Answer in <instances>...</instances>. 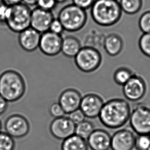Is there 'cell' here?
Instances as JSON below:
<instances>
[{
    "label": "cell",
    "instance_id": "obj_3",
    "mask_svg": "<svg viewBox=\"0 0 150 150\" xmlns=\"http://www.w3.org/2000/svg\"><path fill=\"white\" fill-rule=\"evenodd\" d=\"M25 92V80L17 71L9 69L0 75V95L7 102H15L20 100Z\"/></svg>",
    "mask_w": 150,
    "mask_h": 150
},
{
    "label": "cell",
    "instance_id": "obj_1",
    "mask_svg": "<svg viewBox=\"0 0 150 150\" xmlns=\"http://www.w3.org/2000/svg\"><path fill=\"white\" fill-rule=\"evenodd\" d=\"M131 112V106L127 101L114 98L104 103L98 117L105 127L110 129H117L129 120Z\"/></svg>",
    "mask_w": 150,
    "mask_h": 150
},
{
    "label": "cell",
    "instance_id": "obj_9",
    "mask_svg": "<svg viewBox=\"0 0 150 150\" xmlns=\"http://www.w3.org/2000/svg\"><path fill=\"white\" fill-rule=\"evenodd\" d=\"M146 84L143 78L134 74L122 86L123 95L128 101L137 102L144 98L146 93Z\"/></svg>",
    "mask_w": 150,
    "mask_h": 150
},
{
    "label": "cell",
    "instance_id": "obj_37",
    "mask_svg": "<svg viewBox=\"0 0 150 150\" xmlns=\"http://www.w3.org/2000/svg\"><path fill=\"white\" fill-rule=\"evenodd\" d=\"M67 0H56L57 3H63L67 2Z\"/></svg>",
    "mask_w": 150,
    "mask_h": 150
},
{
    "label": "cell",
    "instance_id": "obj_2",
    "mask_svg": "<svg viewBox=\"0 0 150 150\" xmlns=\"http://www.w3.org/2000/svg\"><path fill=\"white\" fill-rule=\"evenodd\" d=\"M90 9L93 20L102 27L115 25L122 14L118 1L115 0H95Z\"/></svg>",
    "mask_w": 150,
    "mask_h": 150
},
{
    "label": "cell",
    "instance_id": "obj_12",
    "mask_svg": "<svg viewBox=\"0 0 150 150\" xmlns=\"http://www.w3.org/2000/svg\"><path fill=\"white\" fill-rule=\"evenodd\" d=\"M54 18L52 11L37 7L31 10L30 27L42 34L50 30V24Z\"/></svg>",
    "mask_w": 150,
    "mask_h": 150
},
{
    "label": "cell",
    "instance_id": "obj_4",
    "mask_svg": "<svg viewBox=\"0 0 150 150\" xmlns=\"http://www.w3.org/2000/svg\"><path fill=\"white\" fill-rule=\"evenodd\" d=\"M31 10L23 3L7 7L4 23L15 33H19L30 27Z\"/></svg>",
    "mask_w": 150,
    "mask_h": 150
},
{
    "label": "cell",
    "instance_id": "obj_31",
    "mask_svg": "<svg viewBox=\"0 0 150 150\" xmlns=\"http://www.w3.org/2000/svg\"><path fill=\"white\" fill-rule=\"evenodd\" d=\"M49 30L52 31V33L60 35L63 33V31H65L62 23H61L60 21L58 18H54L52 20Z\"/></svg>",
    "mask_w": 150,
    "mask_h": 150
},
{
    "label": "cell",
    "instance_id": "obj_21",
    "mask_svg": "<svg viewBox=\"0 0 150 150\" xmlns=\"http://www.w3.org/2000/svg\"><path fill=\"white\" fill-rule=\"evenodd\" d=\"M122 12L129 15L137 13L143 6V0H119Z\"/></svg>",
    "mask_w": 150,
    "mask_h": 150
},
{
    "label": "cell",
    "instance_id": "obj_18",
    "mask_svg": "<svg viewBox=\"0 0 150 150\" xmlns=\"http://www.w3.org/2000/svg\"><path fill=\"white\" fill-rule=\"evenodd\" d=\"M124 42L120 35L112 33L106 35L103 41V47L105 52L111 57L117 56L123 50Z\"/></svg>",
    "mask_w": 150,
    "mask_h": 150
},
{
    "label": "cell",
    "instance_id": "obj_35",
    "mask_svg": "<svg viewBox=\"0 0 150 150\" xmlns=\"http://www.w3.org/2000/svg\"><path fill=\"white\" fill-rule=\"evenodd\" d=\"M3 1H4L5 4L7 6H13V5L22 3L23 0H3Z\"/></svg>",
    "mask_w": 150,
    "mask_h": 150
},
{
    "label": "cell",
    "instance_id": "obj_6",
    "mask_svg": "<svg viewBox=\"0 0 150 150\" xmlns=\"http://www.w3.org/2000/svg\"><path fill=\"white\" fill-rule=\"evenodd\" d=\"M74 60L80 71L83 73H91L99 68L102 63V55L94 47L84 46L75 57Z\"/></svg>",
    "mask_w": 150,
    "mask_h": 150
},
{
    "label": "cell",
    "instance_id": "obj_29",
    "mask_svg": "<svg viewBox=\"0 0 150 150\" xmlns=\"http://www.w3.org/2000/svg\"><path fill=\"white\" fill-rule=\"evenodd\" d=\"M69 118L76 125L85 120L86 116L80 109L73 111L69 114Z\"/></svg>",
    "mask_w": 150,
    "mask_h": 150
},
{
    "label": "cell",
    "instance_id": "obj_32",
    "mask_svg": "<svg viewBox=\"0 0 150 150\" xmlns=\"http://www.w3.org/2000/svg\"><path fill=\"white\" fill-rule=\"evenodd\" d=\"M94 1L95 0H72V4L86 11L91 8Z\"/></svg>",
    "mask_w": 150,
    "mask_h": 150
},
{
    "label": "cell",
    "instance_id": "obj_17",
    "mask_svg": "<svg viewBox=\"0 0 150 150\" xmlns=\"http://www.w3.org/2000/svg\"><path fill=\"white\" fill-rule=\"evenodd\" d=\"M86 142L91 150H109L110 149L111 136L104 129H95Z\"/></svg>",
    "mask_w": 150,
    "mask_h": 150
},
{
    "label": "cell",
    "instance_id": "obj_28",
    "mask_svg": "<svg viewBox=\"0 0 150 150\" xmlns=\"http://www.w3.org/2000/svg\"><path fill=\"white\" fill-rule=\"evenodd\" d=\"M50 115L54 118L59 117H63L64 116L65 113L63 110L59 102H54L50 105Z\"/></svg>",
    "mask_w": 150,
    "mask_h": 150
},
{
    "label": "cell",
    "instance_id": "obj_8",
    "mask_svg": "<svg viewBox=\"0 0 150 150\" xmlns=\"http://www.w3.org/2000/svg\"><path fill=\"white\" fill-rule=\"evenodd\" d=\"M5 132L13 139L24 137L30 131V124L26 118L20 114H13L4 123Z\"/></svg>",
    "mask_w": 150,
    "mask_h": 150
},
{
    "label": "cell",
    "instance_id": "obj_7",
    "mask_svg": "<svg viewBox=\"0 0 150 150\" xmlns=\"http://www.w3.org/2000/svg\"><path fill=\"white\" fill-rule=\"evenodd\" d=\"M132 129L137 135L150 134V108L144 104H138L131 110L129 118Z\"/></svg>",
    "mask_w": 150,
    "mask_h": 150
},
{
    "label": "cell",
    "instance_id": "obj_39",
    "mask_svg": "<svg viewBox=\"0 0 150 150\" xmlns=\"http://www.w3.org/2000/svg\"><path fill=\"white\" fill-rule=\"evenodd\" d=\"M148 150H150V148H149V149H148Z\"/></svg>",
    "mask_w": 150,
    "mask_h": 150
},
{
    "label": "cell",
    "instance_id": "obj_20",
    "mask_svg": "<svg viewBox=\"0 0 150 150\" xmlns=\"http://www.w3.org/2000/svg\"><path fill=\"white\" fill-rule=\"evenodd\" d=\"M61 150H88L86 140L74 134L63 140L61 147Z\"/></svg>",
    "mask_w": 150,
    "mask_h": 150
},
{
    "label": "cell",
    "instance_id": "obj_36",
    "mask_svg": "<svg viewBox=\"0 0 150 150\" xmlns=\"http://www.w3.org/2000/svg\"><path fill=\"white\" fill-rule=\"evenodd\" d=\"M37 0H23L22 3L27 5L28 6L37 5Z\"/></svg>",
    "mask_w": 150,
    "mask_h": 150
},
{
    "label": "cell",
    "instance_id": "obj_26",
    "mask_svg": "<svg viewBox=\"0 0 150 150\" xmlns=\"http://www.w3.org/2000/svg\"><path fill=\"white\" fill-rule=\"evenodd\" d=\"M138 26L142 33H150V10L142 13L138 20Z\"/></svg>",
    "mask_w": 150,
    "mask_h": 150
},
{
    "label": "cell",
    "instance_id": "obj_11",
    "mask_svg": "<svg viewBox=\"0 0 150 150\" xmlns=\"http://www.w3.org/2000/svg\"><path fill=\"white\" fill-rule=\"evenodd\" d=\"M76 125L69 117L54 118L50 126L51 134L57 139L64 140L75 134Z\"/></svg>",
    "mask_w": 150,
    "mask_h": 150
},
{
    "label": "cell",
    "instance_id": "obj_24",
    "mask_svg": "<svg viewBox=\"0 0 150 150\" xmlns=\"http://www.w3.org/2000/svg\"><path fill=\"white\" fill-rule=\"evenodd\" d=\"M15 140L5 132H0V150H15Z\"/></svg>",
    "mask_w": 150,
    "mask_h": 150
},
{
    "label": "cell",
    "instance_id": "obj_40",
    "mask_svg": "<svg viewBox=\"0 0 150 150\" xmlns=\"http://www.w3.org/2000/svg\"><path fill=\"white\" fill-rule=\"evenodd\" d=\"M115 1H118V0H115Z\"/></svg>",
    "mask_w": 150,
    "mask_h": 150
},
{
    "label": "cell",
    "instance_id": "obj_41",
    "mask_svg": "<svg viewBox=\"0 0 150 150\" xmlns=\"http://www.w3.org/2000/svg\"><path fill=\"white\" fill-rule=\"evenodd\" d=\"M149 135H150V134H149Z\"/></svg>",
    "mask_w": 150,
    "mask_h": 150
},
{
    "label": "cell",
    "instance_id": "obj_10",
    "mask_svg": "<svg viewBox=\"0 0 150 150\" xmlns=\"http://www.w3.org/2000/svg\"><path fill=\"white\" fill-rule=\"evenodd\" d=\"M62 40V35L48 30L41 34L39 48L45 55L55 56L61 52Z\"/></svg>",
    "mask_w": 150,
    "mask_h": 150
},
{
    "label": "cell",
    "instance_id": "obj_19",
    "mask_svg": "<svg viewBox=\"0 0 150 150\" xmlns=\"http://www.w3.org/2000/svg\"><path fill=\"white\" fill-rule=\"evenodd\" d=\"M81 42L77 38L69 35L63 38L61 52L68 58H75L81 49Z\"/></svg>",
    "mask_w": 150,
    "mask_h": 150
},
{
    "label": "cell",
    "instance_id": "obj_13",
    "mask_svg": "<svg viewBox=\"0 0 150 150\" xmlns=\"http://www.w3.org/2000/svg\"><path fill=\"white\" fill-rule=\"evenodd\" d=\"M104 102L98 95L90 93L82 98L80 109L86 118L93 119L99 117Z\"/></svg>",
    "mask_w": 150,
    "mask_h": 150
},
{
    "label": "cell",
    "instance_id": "obj_38",
    "mask_svg": "<svg viewBox=\"0 0 150 150\" xmlns=\"http://www.w3.org/2000/svg\"><path fill=\"white\" fill-rule=\"evenodd\" d=\"M2 122H1V121L0 120V132L2 131Z\"/></svg>",
    "mask_w": 150,
    "mask_h": 150
},
{
    "label": "cell",
    "instance_id": "obj_15",
    "mask_svg": "<svg viewBox=\"0 0 150 150\" xmlns=\"http://www.w3.org/2000/svg\"><path fill=\"white\" fill-rule=\"evenodd\" d=\"M82 96L78 90L67 88L63 91L60 95L58 102L65 114H69L80 108Z\"/></svg>",
    "mask_w": 150,
    "mask_h": 150
},
{
    "label": "cell",
    "instance_id": "obj_30",
    "mask_svg": "<svg viewBox=\"0 0 150 150\" xmlns=\"http://www.w3.org/2000/svg\"><path fill=\"white\" fill-rule=\"evenodd\" d=\"M56 0H37V7L47 11H52L56 6Z\"/></svg>",
    "mask_w": 150,
    "mask_h": 150
},
{
    "label": "cell",
    "instance_id": "obj_22",
    "mask_svg": "<svg viewBox=\"0 0 150 150\" xmlns=\"http://www.w3.org/2000/svg\"><path fill=\"white\" fill-rule=\"evenodd\" d=\"M94 130V125L91 121L85 120L76 125L75 134L86 140Z\"/></svg>",
    "mask_w": 150,
    "mask_h": 150
},
{
    "label": "cell",
    "instance_id": "obj_23",
    "mask_svg": "<svg viewBox=\"0 0 150 150\" xmlns=\"http://www.w3.org/2000/svg\"><path fill=\"white\" fill-rule=\"evenodd\" d=\"M133 75V73L130 69L125 67H121L116 70L114 74L113 78L116 83L119 86H123Z\"/></svg>",
    "mask_w": 150,
    "mask_h": 150
},
{
    "label": "cell",
    "instance_id": "obj_16",
    "mask_svg": "<svg viewBox=\"0 0 150 150\" xmlns=\"http://www.w3.org/2000/svg\"><path fill=\"white\" fill-rule=\"evenodd\" d=\"M41 33L31 27L19 33L20 46L27 52H33L39 47Z\"/></svg>",
    "mask_w": 150,
    "mask_h": 150
},
{
    "label": "cell",
    "instance_id": "obj_33",
    "mask_svg": "<svg viewBox=\"0 0 150 150\" xmlns=\"http://www.w3.org/2000/svg\"><path fill=\"white\" fill-rule=\"evenodd\" d=\"M8 6L5 4L3 0H0V22L4 23L5 16Z\"/></svg>",
    "mask_w": 150,
    "mask_h": 150
},
{
    "label": "cell",
    "instance_id": "obj_34",
    "mask_svg": "<svg viewBox=\"0 0 150 150\" xmlns=\"http://www.w3.org/2000/svg\"><path fill=\"white\" fill-rule=\"evenodd\" d=\"M8 103V102L0 95V115L3 114L6 110Z\"/></svg>",
    "mask_w": 150,
    "mask_h": 150
},
{
    "label": "cell",
    "instance_id": "obj_5",
    "mask_svg": "<svg viewBox=\"0 0 150 150\" xmlns=\"http://www.w3.org/2000/svg\"><path fill=\"white\" fill-rule=\"evenodd\" d=\"M58 19L65 31L74 33L82 29L88 21L86 11L73 4L65 5L59 12Z\"/></svg>",
    "mask_w": 150,
    "mask_h": 150
},
{
    "label": "cell",
    "instance_id": "obj_25",
    "mask_svg": "<svg viewBox=\"0 0 150 150\" xmlns=\"http://www.w3.org/2000/svg\"><path fill=\"white\" fill-rule=\"evenodd\" d=\"M138 46L141 52L150 58V33L142 34L138 40Z\"/></svg>",
    "mask_w": 150,
    "mask_h": 150
},
{
    "label": "cell",
    "instance_id": "obj_27",
    "mask_svg": "<svg viewBox=\"0 0 150 150\" xmlns=\"http://www.w3.org/2000/svg\"><path fill=\"white\" fill-rule=\"evenodd\" d=\"M150 147V135H138L136 138L135 148L137 150H148Z\"/></svg>",
    "mask_w": 150,
    "mask_h": 150
},
{
    "label": "cell",
    "instance_id": "obj_14",
    "mask_svg": "<svg viewBox=\"0 0 150 150\" xmlns=\"http://www.w3.org/2000/svg\"><path fill=\"white\" fill-rule=\"evenodd\" d=\"M136 138L133 132L130 129H119L111 136L110 149L133 150L135 148Z\"/></svg>",
    "mask_w": 150,
    "mask_h": 150
}]
</instances>
